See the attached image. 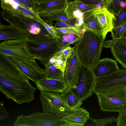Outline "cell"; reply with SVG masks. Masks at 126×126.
Segmentation results:
<instances>
[{
  "label": "cell",
  "instance_id": "obj_1",
  "mask_svg": "<svg viewBox=\"0 0 126 126\" xmlns=\"http://www.w3.org/2000/svg\"><path fill=\"white\" fill-rule=\"evenodd\" d=\"M29 79L7 56L0 52V90L7 99L20 105L34 100L37 88Z\"/></svg>",
  "mask_w": 126,
  "mask_h": 126
},
{
  "label": "cell",
  "instance_id": "obj_2",
  "mask_svg": "<svg viewBox=\"0 0 126 126\" xmlns=\"http://www.w3.org/2000/svg\"><path fill=\"white\" fill-rule=\"evenodd\" d=\"M2 18L6 21L23 32L27 35L29 41L39 43L56 38L50 34L44 25V22L22 12L13 14L2 13Z\"/></svg>",
  "mask_w": 126,
  "mask_h": 126
},
{
  "label": "cell",
  "instance_id": "obj_3",
  "mask_svg": "<svg viewBox=\"0 0 126 126\" xmlns=\"http://www.w3.org/2000/svg\"><path fill=\"white\" fill-rule=\"evenodd\" d=\"M104 41L100 37L87 30L75 45L81 62L91 68L100 59Z\"/></svg>",
  "mask_w": 126,
  "mask_h": 126
},
{
  "label": "cell",
  "instance_id": "obj_4",
  "mask_svg": "<svg viewBox=\"0 0 126 126\" xmlns=\"http://www.w3.org/2000/svg\"><path fill=\"white\" fill-rule=\"evenodd\" d=\"M99 107L103 111H126V86L119 85L96 92Z\"/></svg>",
  "mask_w": 126,
  "mask_h": 126
},
{
  "label": "cell",
  "instance_id": "obj_5",
  "mask_svg": "<svg viewBox=\"0 0 126 126\" xmlns=\"http://www.w3.org/2000/svg\"><path fill=\"white\" fill-rule=\"evenodd\" d=\"M14 126H73L62 118L50 113L35 111L31 114L18 115L15 121Z\"/></svg>",
  "mask_w": 126,
  "mask_h": 126
},
{
  "label": "cell",
  "instance_id": "obj_6",
  "mask_svg": "<svg viewBox=\"0 0 126 126\" xmlns=\"http://www.w3.org/2000/svg\"><path fill=\"white\" fill-rule=\"evenodd\" d=\"M39 97L43 112L52 113L60 118L73 112L76 109L70 108L64 102L59 92H41Z\"/></svg>",
  "mask_w": 126,
  "mask_h": 126
},
{
  "label": "cell",
  "instance_id": "obj_7",
  "mask_svg": "<svg viewBox=\"0 0 126 126\" xmlns=\"http://www.w3.org/2000/svg\"><path fill=\"white\" fill-rule=\"evenodd\" d=\"M79 69L78 80L73 89L79 99L83 101L92 95L95 79L91 68L81 62Z\"/></svg>",
  "mask_w": 126,
  "mask_h": 126
},
{
  "label": "cell",
  "instance_id": "obj_8",
  "mask_svg": "<svg viewBox=\"0 0 126 126\" xmlns=\"http://www.w3.org/2000/svg\"><path fill=\"white\" fill-rule=\"evenodd\" d=\"M58 38L39 43L28 42V46L35 60L37 59L44 66L61 49L58 44Z\"/></svg>",
  "mask_w": 126,
  "mask_h": 126
},
{
  "label": "cell",
  "instance_id": "obj_9",
  "mask_svg": "<svg viewBox=\"0 0 126 126\" xmlns=\"http://www.w3.org/2000/svg\"><path fill=\"white\" fill-rule=\"evenodd\" d=\"M0 52L7 56L35 60L29 48L28 41L20 40H4L0 44Z\"/></svg>",
  "mask_w": 126,
  "mask_h": 126
},
{
  "label": "cell",
  "instance_id": "obj_10",
  "mask_svg": "<svg viewBox=\"0 0 126 126\" xmlns=\"http://www.w3.org/2000/svg\"><path fill=\"white\" fill-rule=\"evenodd\" d=\"M7 56L29 79L35 82L45 77L44 70L41 68L35 60Z\"/></svg>",
  "mask_w": 126,
  "mask_h": 126
},
{
  "label": "cell",
  "instance_id": "obj_11",
  "mask_svg": "<svg viewBox=\"0 0 126 126\" xmlns=\"http://www.w3.org/2000/svg\"><path fill=\"white\" fill-rule=\"evenodd\" d=\"M122 85L126 86V68L119 69L95 80L93 88L94 93L108 88Z\"/></svg>",
  "mask_w": 126,
  "mask_h": 126
},
{
  "label": "cell",
  "instance_id": "obj_12",
  "mask_svg": "<svg viewBox=\"0 0 126 126\" xmlns=\"http://www.w3.org/2000/svg\"><path fill=\"white\" fill-rule=\"evenodd\" d=\"M69 0H58L37 6L36 12L40 18L49 26H53L51 16L57 13L64 11Z\"/></svg>",
  "mask_w": 126,
  "mask_h": 126
},
{
  "label": "cell",
  "instance_id": "obj_13",
  "mask_svg": "<svg viewBox=\"0 0 126 126\" xmlns=\"http://www.w3.org/2000/svg\"><path fill=\"white\" fill-rule=\"evenodd\" d=\"M93 13L97 19L103 30L102 37L104 41L108 32H110L114 27V22L116 18L114 15L110 12L107 8L103 6L100 9L96 8Z\"/></svg>",
  "mask_w": 126,
  "mask_h": 126
},
{
  "label": "cell",
  "instance_id": "obj_14",
  "mask_svg": "<svg viewBox=\"0 0 126 126\" xmlns=\"http://www.w3.org/2000/svg\"><path fill=\"white\" fill-rule=\"evenodd\" d=\"M81 63L76 47L75 51L67 60L64 73V78L67 87H70L74 80L79 77V67Z\"/></svg>",
  "mask_w": 126,
  "mask_h": 126
},
{
  "label": "cell",
  "instance_id": "obj_15",
  "mask_svg": "<svg viewBox=\"0 0 126 126\" xmlns=\"http://www.w3.org/2000/svg\"><path fill=\"white\" fill-rule=\"evenodd\" d=\"M91 68L95 80L119 69L116 60L108 58L100 59Z\"/></svg>",
  "mask_w": 126,
  "mask_h": 126
},
{
  "label": "cell",
  "instance_id": "obj_16",
  "mask_svg": "<svg viewBox=\"0 0 126 126\" xmlns=\"http://www.w3.org/2000/svg\"><path fill=\"white\" fill-rule=\"evenodd\" d=\"M35 83L37 88L41 92H58L61 94L67 88L64 79L61 81L49 79L45 77L39 80Z\"/></svg>",
  "mask_w": 126,
  "mask_h": 126
},
{
  "label": "cell",
  "instance_id": "obj_17",
  "mask_svg": "<svg viewBox=\"0 0 126 126\" xmlns=\"http://www.w3.org/2000/svg\"><path fill=\"white\" fill-rule=\"evenodd\" d=\"M18 39L28 42L26 34L15 26L10 24L8 25H0V40Z\"/></svg>",
  "mask_w": 126,
  "mask_h": 126
},
{
  "label": "cell",
  "instance_id": "obj_18",
  "mask_svg": "<svg viewBox=\"0 0 126 126\" xmlns=\"http://www.w3.org/2000/svg\"><path fill=\"white\" fill-rule=\"evenodd\" d=\"M62 118L74 126H84L88 120L90 119L89 112L80 107Z\"/></svg>",
  "mask_w": 126,
  "mask_h": 126
},
{
  "label": "cell",
  "instance_id": "obj_19",
  "mask_svg": "<svg viewBox=\"0 0 126 126\" xmlns=\"http://www.w3.org/2000/svg\"><path fill=\"white\" fill-rule=\"evenodd\" d=\"M78 78L75 79L70 86L61 94L63 100L70 108L76 109L80 107L82 101L79 98L73 89V86L77 83Z\"/></svg>",
  "mask_w": 126,
  "mask_h": 126
},
{
  "label": "cell",
  "instance_id": "obj_20",
  "mask_svg": "<svg viewBox=\"0 0 126 126\" xmlns=\"http://www.w3.org/2000/svg\"><path fill=\"white\" fill-rule=\"evenodd\" d=\"M93 11L83 13V27L98 36L102 37V29L97 18L93 13Z\"/></svg>",
  "mask_w": 126,
  "mask_h": 126
},
{
  "label": "cell",
  "instance_id": "obj_21",
  "mask_svg": "<svg viewBox=\"0 0 126 126\" xmlns=\"http://www.w3.org/2000/svg\"><path fill=\"white\" fill-rule=\"evenodd\" d=\"M96 6L85 3L80 0H74L68 2L64 12L69 18L75 10H79L83 13L93 11L96 8Z\"/></svg>",
  "mask_w": 126,
  "mask_h": 126
},
{
  "label": "cell",
  "instance_id": "obj_22",
  "mask_svg": "<svg viewBox=\"0 0 126 126\" xmlns=\"http://www.w3.org/2000/svg\"><path fill=\"white\" fill-rule=\"evenodd\" d=\"M103 47L110 48V51L116 60L123 68H126V49L115 44L104 41Z\"/></svg>",
  "mask_w": 126,
  "mask_h": 126
},
{
  "label": "cell",
  "instance_id": "obj_23",
  "mask_svg": "<svg viewBox=\"0 0 126 126\" xmlns=\"http://www.w3.org/2000/svg\"><path fill=\"white\" fill-rule=\"evenodd\" d=\"M56 32L59 37L58 38V42L60 49L70 44L76 43L80 39L82 35Z\"/></svg>",
  "mask_w": 126,
  "mask_h": 126
},
{
  "label": "cell",
  "instance_id": "obj_24",
  "mask_svg": "<svg viewBox=\"0 0 126 126\" xmlns=\"http://www.w3.org/2000/svg\"><path fill=\"white\" fill-rule=\"evenodd\" d=\"M45 66V77L49 79L63 80L64 79V74L54 65L49 61Z\"/></svg>",
  "mask_w": 126,
  "mask_h": 126
},
{
  "label": "cell",
  "instance_id": "obj_25",
  "mask_svg": "<svg viewBox=\"0 0 126 126\" xmlns=\"http://www.w3.org/2000/svg\"><path fill=\"white\" fill-rule=\"evenodd\" d=\"M52 57L55 59L54 64L57 68L61 70L64 75L66 68L67 60L63 56L62 49L57 52Z\"/></svg>",
  "mask_w": 126,
  "mask_h": 126
},
{
  "label": "cell",
  "instance_id": "obj_26",
  "mask_svg": "<svg viewBox=\"0 0 126 126\" xmlns=\"http://www.w3.org/2000/svg\"><path fill=\"white\" fill-rule=\"evenodd\" d=\"M53 28L56 32L62 33L82 34L87 30L84 27L80 28L75 26L61 28H56L53 26Z\"/></svg>",
  "mask_w": 126,
  "mask_h": 126
},
{
  "label": "cell",
  "instance_id": "obj_27",
  "mask_svg": "<svg viewBox=\"0 0 126 126\" xmlns=\"http://www.w3.org/2000/svg\"><path fill=\"white\" fill-rule=\"evenodd\" d=\"M112 39L126 38V22L117 27H114L110 32Z\"/></svg>",
  "mask_w": 126,
  "mask_h": 126
},
{
  "label": "cell",
  "instance_id": "obj_28",
  "mask_svg": "<svg viewBox=\"0 0 126 126\" xmlns=\"http://www.w3.org/2000/svg\"><path fill=\"white\" fill-rule=\"evenodd\" d=\"M50 19L53 21L57 20H63L70 27L74 26L76 21L75 19H69L64 11L57 13L52 15L50 17Z\"/></svg>",
  "mask_w": 126,
  "mask_h": 126
},
{
  "label": "cell",
  "instance_id": "obj_29",
  "mask_svg": "<svg viewBox=\"0 0 126 126\" xmlns=\"http://www.w3.org/2000/svg\"><path fill=\"white\" fill-rule=\"evenodd\" d=\"M122 2L126 3V0H110L107 8L115 16H116L122 9L120 4Z\"/></svg>",
  "mask_w": 126,
  "mask_h": 126
},
{
  "label": "cell",
  "instance_id": "obj_30",
  "mask_svg": "<svg viewBox=\"0 0 126 126\" xmlns=\"http://www.w3.org/2000/svg\"><path fill=\"white\" fill-rule=\"evenodd\" d=\"M115 16L116 19L114 27L118 26L126 22V6L122 8L118 14Z\"/></svg>",
  "mask_w": 126,
  "mask_h": 126
},
{
  "label": "cell",
  "instance_id": "obj_31",
  "mask_svg": "<svg viewBox=\"0 0 126 126\" xmlns=\"http://www.w3.org/2000/svg\"><path fill=\"white\" fill-rule=\"evenodd\" d=\"M117 119V118L114 117L99 119H94L90 118V119L98 126H103L108 124L116 122Z\"/></svg>",
  "mask_w": 126,
  "mask_h": 126
},
{
  "label": "cell",
  "instance_id": "obj_32",
  "mask_svg": "<svg viewBox=\"0 0 126 126\" xmlns=\"http://www.w3.org/2000/svg\"><path fill=\"white\" fill-rule=\"evenodd\" d=\"M76 47L75 46L71 47L69 46L62 49V52L64 58L67 60L68 58L73 53L75 50Z\"/></svg>",
  "mask_w": 126,
  "mask_h": 126
},
{
  "label": "cell",
  "instance_id": "obj_33",
  "mask_svg": "<svg viewBox=\"0 0 126 126\" xmlns=\"http://www.w3.org/2000/svg\"><path fill=\"white\" fill-rule=\"evenodd\" d=\"M106 41L108 43L115 44L126 49V38L112 39Z\"/></svg>",
  "mask_w": 126,
  "mask_h": 126
},
{
  "label": "cell",
  "instance_id": "obj_34",
  "mask_svg": "<svg viewBox=\"0 0 126 126\" xmlns=\"http://www.w3.org/2000/svg\"><path fill=\"white\" fill-rule=\"evenodd\" d=\"M116 121L118 126H126V111L119 113Z\"/></svg>",
  "mask_w": 126,
  "mask_h": 126
},
{
  "label": "cell",
  "instance_id": "obj_35",
  "mask_svg": "<svg viewBox=\"0 0 126 126\" xmlns=\"http://www.w3.org/2000/svg\"><path fill=\"white\" fill-rule=\"evenodd\" d=\"M9 113L7 112L4 107V103L1 101H0V121L8 117Z\"/></svg>",
  "mask_w": 126,
  "mask_h": 126
},
{
  "label": "cell",
  "instance_id": "obj_36",
  "mask_svg": "<svg viewBox=\"0 0 126 126\" xmlns=\"http://www.w3.org/2000/svg\"><path fill=\"white\" fill-rule=\"evenodd\" d=\"M44 25L48 32L56 38H59L56 32L53 28V26H51L45 22Z\"/></svg>",
  "mask_w": 126,
  "mask_h": 126
},
{
  "label": "cell",
  "instance_id": "obj_37",
  "mask_svg": "<svg viewBox=\"0 0 126 126\" xmlns=\"http://www.w3.org/2000/svg\"><path fill=\"white\" fill-rule=\"evenodd\" d=\"M37 7V6L46 4L51 2L58 0H28Z\"/></svg>",
  "mask_w": 126,
  "mask_h": 126
},
{
  "label": "cell",
  "instance_id": "obj_38",
  "mask_svg": "<svg viewBox=\"0 0 126 126\" xmlns=\"http://www.w3.org/2000/svg\"><path fill=\"white\" fill-rule=\"evenodd\" d=\"M56 23H55L54 27L56 28H61L68 27H70L65 22L61 20H57L56 21Z\"/></svg>",
  "mask_w": 126,
  "mask_h": 126
},
{
  "label": "cell",
  "instance_id": "obj_39",
  "mask_svg": "<svg viewBox=\"0 0 126 126\" xmlns=\"http://www.w3.org/2000/svg\"><path fill=\"white\" fill-rule=\"evenodd\" d=\"M88 4L96 5L98 3H101L100 0H80Z\"/></svg>",
  "mask_w": 126,
  "mask_h": 126
},
{
  "label": "cell",
  "instance_id": "obj_40",
  "mask_svg": "<svg viewBox=\"0 0 126 126\" xmlns=\"http://www.w3.org/2000/svg\"><path fill=\"white\" fill-rule=\"evenodd\" d=\"M103 6H105L107 8L108 7L110 0H100Z\"/></svg>",
  "mask_w": 126,
  "mask_h": 126
},
{
  "label": "cell",
  "instance_id": "obj_41",
  "mask_svg": "<svg viewBox=\"0 0 126 126\" xmlns=\"http://www.w3.org/2000/svg\"><path fill=\"white\" fill-rule=\"evenodd\" d=\"M102 7V6L101 3H98L96 6V8L97 9H100Z\"/></svg>",
  "mask_w": 126,
  "mask_h": 126
}]
</instances>
